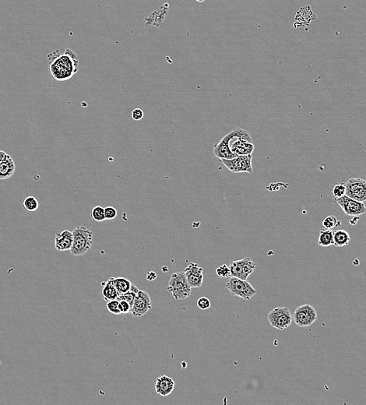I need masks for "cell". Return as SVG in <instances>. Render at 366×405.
Instances as JSON below:
<instances>
[{
	"mask_svg": "<svg viewBox=\"0 0 366 405\" xmlns=\"http://www.w3.org/2000/svg\"><path fill=\"white\" fill-rule=\"evenodd\" d=\"M48 60L51 77L58 82L69 81L78 71L77 54L70 49L55 50L48 55Z\"/></svg>",
	"mask_w": 366,
	"mask_h": 405,
	"instance_id": "obj_1",
	"label": "cell"
},
{
	"mask_svg": "<svg viewBox=\"0 0 366 405\" xmlns=\"http://www.w3.org/2000/svg\"><path fill=\"white\" fill-rule=\"evenodd\" d=\"M237 138V139H244L248 141L252 142V139L251 137L250 133L247 130H243L240 127H237L232 130L229 134L224 136L217 144L214 146V153L219 159H233L234 157H238L235 155L230 149L231 140Z\"/></svg>",
	"mask_w": 366,
	"mask_h": 405,
	"instance_id": "obj_2",
	"label": "cell"
},
{
	"mask_svg": "<svg viewBox=\"0 0 366 405\" xmlns=\"http://www.w3.org/2000/svg\"><path fill=\"white\" fill-rule=\"evenodd\" d=\"M73 243L71 248L73 256H83L91 250L93 243V233L85 226H80L73 231Z\"/></svg>",
	"mask_w": 366,
	"mask_h": 405,
	"instance_id": "obj_3",
	"label": "cell"
},
{
	"mask_svg": "<svg viewBox=\"0 0 366 405\" xmlns=\"http://www.w3.org/2000/svg\"><path fill=\"white\" fill-rule=\"evenodd\" d=\"M191 288L188 283L184 271L177 272L171 274L168 282L167 291H169L174 299L176 300L187 299L191 295Z\"/></svg>",
	"mask_w": 366,
	"mask_h": 405,
	"instance_id": "obj_4",
	"label": "cell"
},
{
	"mask_svg": "<svg viewBox=\"0 0 366 405\" xmlns=\"http://www.w3.org/2000/svg\"><path fill=\"white\" fill-rule=\"evenodd\" d=\"M226 288L233 296L241 298L248 301L256 295V291L247 280H242L238 277H231L226 283Z\"/></svg>",
	"mask_w": 366,
	"mask_h": 405,
	"instance_id": "obj_5",
	"label": "cell"
},
{
	"mask_svg": "<svg viewBox=\"0 0 366 405\" xmlns=\"http://www.w3.org/2000/svg\"><path fill=\"white\" fill-rule=\"evenodd\" d=\"M293 317L287 307H278L268 314V321L274 328L279 331L287 329L291 324Z\"/></svg>",
	"mask_w": 366,
	"mask_h": 405,
	"instance_id": "obj_6",
	"label": "cell"
},
{
	"mask_svg": "<svg viewBox=\"0 0 366 405\" xmlns=\"http://www.w3.org/2000/svg\"><path fill=\"white\" fill-rule=\"evenodd\" d=\"M256 264L250 257L242 260L231 262V277H238L242 280H247L256 269Z\"/></svg>",
	"mask_w": 366,
	"mask_h": 405,
	"instance_id": "obj_7",
	"label": "cell"
},
{
	"mask_svg": "<svg viewBox=\"0 0 366 405\" xmlns=\"http://www.w3.org/2000/svg\"><path fill=\"white\" fill-rule=\"evenodd\" d=\"M292 317L299 327H309L316 321L317 313L311 305L306 304L296 308Z\"/></svg>",
	"mask_w": 366,
	"mask_h": 405,
	"instance_id": "obj_8",
	"label": "cell"
},
{
	"mask_svg": "<svg viewBox=\"0 0 366 405\" xmlns=\"http://www.w3.org/2000/svg\"><path fill=\"white\" fill-rule=\"evenodd\" d=\"M252 154L238 156L233 159H221L225 167L234 173L248 172L252 173Z\"/></svg>",
	"mask_w": 366,
	"mask_h": 405,
	"instance_id": "obj_9",
	"label": "cell"
},
{
	"mask_svg": "<svg viewBox=\"0 0 366 405\" xmlns=\"http://www.w3.org/2000/svg\"><path fill=\"white\" fill-rule=\"evenodd\" d=\"M342 209L345 215L351 217H359L366 213V207L363 202L355 201L348 196L334 200Z\"/></svg>",
	"mask_w": 366,
	"mask_h": 405,
	"instance_id": "obj_10",
	"label": "cell"
},
{
	"mask_svg": "<svg viewBox=\"0 0 366 405\" xmlns=\"http://www.w3.org/2000/svg\"><path fill=\"white\" fill-rule=\"evenodd\" d=\"M345 186L346 196L359 202L366 201V180L359 178L350 179L345 183Z\"/></svg>",
	"mask_w": 366,
	"mask_h": 405,
	"instance_id": "obj_11",
	"label": "cell"
},
{
	"mask_svg": "<svg viewBox=\"0 0 366 405\" xmlns=\"http://www.w3.org/2000/svg\"><path fill=\"white\" fill-rule=\"evenodd\" d=\"M151 307V299L149 294L140 290L134 299L130 313L133 317H140L148 313Z\"/></svg>",
	"mask_w": 366,
	"mask_h": 405,
	"instance_id": "obj_12",
	"label": "cell"
},
{
	"mask_svg": "<svg viewBox=\"0 0 366 405\" xmlns=\"http://www.w3.org/2000/svg\"><path fill=\"white\" fill-rule=\"evenodd\" d=\"M203 269L195 263H190L184 270L188 283L191 287H200L203 285Z\"/></svg>",
	"mask_w": 366,
	"mask_h": 405,
	"instance_id": "obj_13",
	"label": "cell"
},
{
	"mask_svg": "<svg viewBox=\"0 0 366 405\" xmlns=\"http://www.w3.org/2000/svg\"><path fill=\"white\" fill-rule=\"evenodd\" d=\"M73 233L69 230L57 231L55 233V248L57 251L70 250L73 246Z\"/></svg>",
	"mask_w": 366,
	"mask_h": 405,
	"instance_id": "obj_14",
	"label": "cell"
},
{
	"mask_svg": "<svg viewBox=\"0 0 366 405\" xmlns=\"http://www.w3.org/2000/svg\"><path fill=\"white\" fill-rule=\"evenodd\" d=\"M174 388H175V382L171 377L162 376L156 380V393L162 397H166L171 394L173 391Z\"/></svg>",
	"mask_w": 366,
	"mask_h": 405,
	"instance_id": "obj_15",
	"label": "cell"
},
{
	"mask_svg": "<svg viewBox=\"0 0 366 405\" xmlns=\"http://www.w3.org/2000/svg\"><path fill=\"white\" fill-rule=\"evenodd\" d=\"M254 148L255 147H254L253 143L244 140V139H238L232 145H230L231 151L237 156L252 154Z\"/></svg>",
	"mask_w": 366,
	"mask_h": 405,
	"instance_id": "obj_16",
	"label": "cell"
},
{
	"mask_svg": "<svg viewBox=\"0 0 366 405\" xmlns=\"http://www.w3.org/2000/svg\"><path fill=\"white\" fill-rule=\"evenodd\" d=\"M16 170V165L10 154L6 153L2 162L0 163V179H10Z\"/></svg>",
	"mask_w": 366,
	"mask_h": 405,
	"instance_id": "obj_17",
	"label": "cell"
},
{
	"mask_svg": "<svg viewBox=\"0 0 366 405\" xmlns=\"http://www.w3.org/2000/svg\"><path fill=\"white\" fill-rule=\"evenodd\" d=\"M101 295L105 301H111L118 299L119 297V294L117 291L116 288L115 287L113 277H111L108 281L102 284V290Z\"/></svg>",
	"mask_w": 366,
	"mask_h": 405,
	"instance_id": "obj_18",
	"label": "cell"
},
{
	"mask_svg": "<svg viewBox=\"0 0 366 405\" xmlns=\"http://www.w3.org/2000/svg\"><path fill=\"white\" fill-rule=\"evenodd\" d=\"M350 241V235L347 231H333V246L337 247L348 246Z\"/></svg>",
	"mask_w": 366,
	"mask_h": 405,
	"instance_id": "obj_19",
	"label": "cell"
},
{
	"mask_svg": "<svg viewBox=\"0 0 366 405\" xmlns=\"http://www.w3.org/2000/svg\"><path fill=\"white\" fill-rule=\"evenodd\" d=\"M318 244L323 247H328V246L333 245V231L331 229H323L320 231L318 238Z\"/></svg>",
	"mask_w": 366,
	"mask_h": 405,
	"instance_id": "obj_20",
	"label": "cell"
},
{
	"mask_svg": "<svg viewBox=\"0 0 366 405\" xmlns=\"http://www.w3.org/2000/svg\"><path fill=\"white\" fill-rule=\"evenodd\" d=\"M115 287L116 288L119 295L130 291L133 284L128 279L124 277H113Z\"/></svg>",
	"mask_w": 366,
	"mask_h": 405,
	"instance_id": "obj_21",
	"label": "cell"
},
{
	"mask_svg": "<svg viewBox=\"0 0 366 405\" xmlns=\"http://www.w3.org/2000/svg\"><path fill=\"white\" fill-rule=\"evenodd\" d=\"M23 206L26 211H28V212H34L39 207V202L35 197L30 196L24 199Z\"/></svg>",
	"mask_w": 366,
	"mask_h": 405,
	"instance_id": "obj_22",
	"label": "cell"
},
{
	"mask_svg": "<svg viewBox=\"0 0 366 405\" xmlns=\"http://www.w3.org/2000/svg\"><path fill=\"white\" fill-rule=\"evenodd\" d=\"M139 291L140 290L138 289V287L133 284L132 287L130 288V291H127L126 293L119 295L118 300H125V301L128 302L130 305H133L134 299H135V297H136Z\"/></svg>",
	"mask_w": 366,
	"mask_h": 405,
	"instance_id": "obj_23",
	"label": "cell"
},
{
	"mask_svg": "<svg viewBox=\"0 0 366 405\" xmlns=\"http://www.w3.org/2000/svg\"><path fill=\"white\" fill-rule=\"evenodd\" d=\"M341 224V221L337 220V219H336L334 216H333V215L326 217V218L323 219V221H322L323 226L326 229H331V230H332L333 228L340 226Z\"/></svg>",
	"mask_w": 366,
	"mask_h": 405,
	"instance_id": "obj_24",
	"label": "cell"
},
{
	"mask_svg": "<svg viewBox=\"0 0 366 405\" xmlns=\"http://www.w3.org/2000/svg\"><path fill=\"white\" fill-rule=\"evenodd\" d=\"M346 195V186L345 183H340L333 186L332 189V197L333 200L341 198Z\"/></svg>",
	"mask_w": 366,
	"mask_h": 405,
	"instance_id": "obj_25",
	"label": "cell"
},
{
	"mask_svg": "<svg viewBox=\"0 0 366 405\" xmlns=\"http://www.w3.org/2000/svg\"><path fill=\"white\" fill-rule=\"evenodd\" d=\"M91 217L94 220H96L98 222H101V221L106 220L105 216H104V208L100 207V206H97V207H94L92 211H91Z\"/></svg>",
	"mask_w": 366,
	"mask_h": 405,
	"instance_id": "obj_26",
	"label": "cell"
},
{
	"mask_svg": "<svg viewBox=\"0 0 366 405\" xmlns=\"http://www.w3.org/2000/svg\"><path fill=\"white\" fill-rule=\"evenodd\" d=\"M119 301L118 299H115V300H111L108 301L106 304V308L109 313L114 315L121 314L120 310H119Z\"/></svg>",
	"mask_w": 366,
	"mask_h": 405,
	"instance_id": "obj_27",
	"label": "cell"
},
{
	"mask_svg": "<svg viewBox=\"0 0 366 405\" xmlns=\"http://www.w3.org/2000/svg\"><path fill=\"white\" fill-rule=\"evenodd\" d=\"M216 273L218 277H224V278L231 277L230 268H229V266H227L226 264H223L216 268Z\"/></svg>",
	"mask_w": 366,
	"mask_h": 405,
	"instance_id": "obj_28",
	"label": "cell"
},
{
	"mask_svg": "<svg viewBox=\"0 0 366 405\" xmlns=\"http://www.w3.org/2000/svg\"><path fill=\"white\" fill-rule=\"evenodd\" d=\"M197 305L201 310H206L211 307V302L207 298H200L197 302Z\"/></svg>",
	"mask_w": 366,
	"mask_h": 405,
	"instance_id": "obj_29",
	"label": "cell"
},
{
	"mask_svg": "<svg viewBox=\"0 0 366 405\" xmlns=\"http://www.w3.org/2000/svg\"><path fill=\"white\" fill-rule=\"evenodd\" d=\"M104 216L106 220H113L117 216V210L113 207H107L104 208Z\"/></svg>",
	"mask_w": 366,
	"mask_h": 405,
	"instance_id": "obj_30",
	"label": "cell"
},
{
	"mask_svg": "<svg viewBox=\"0 0 366 405\" xmlns=\"http://www.w3.org/2000/svg\"><path fill=\"white\" fill-rule=\"evenodd\" d=\"M119 301V310H120L121 314H126V313H130L132 305H130V303L125 300H118Z\"/></svg>",
	"mask_w": 366,
	"mask_h": 405,
	"instance_id": "obj_31",
	"label": "cell"
},
{
	"mask_svg": "<svg viewBox=\"0 0 366 405\" xmlns=\"http://www.w3.org/2000/svg\"><path fill=\"white\" fill-rule=\"evenodd\" d=\"M144 117V112L140 108H135L132 112V118L136 121L141 120Z\"/></svg>",
	"mask_w": 366,
	"mask_h": 405,
	"instance_id": "obj_32",
	"label": "cell"
},
{
	"mask_svg": "<svg viewBox=\"0 0 366 405\" xmlns=\"http://www.w3.org/2000/svg\"><path fill=\"white\" fill-rule=\"evenodd\" d=\"M6 153L3 151H0V163L2 162V160L4 158L5 156H6Z\"/></svg>",
	"mask_w": 366,
	"mask_h": 405,
	"instance_id": "obj_33",
	"label": "cell"
},
{
	"mask_svg": "<svg viewBox=\"0 0 366 405\" xmlns=\"http://www.w3.org/2000/svg\"><path fill=\"white\" fill-rule=\"evenodd\" d=\"M196 1L198 2H204L205 0H196Z\"/></svg>",
	"mask_w": 366,
	"mask_h": 405,
	"instance_id": "obj_34",
	"label": "cell"
}]
</instances>
